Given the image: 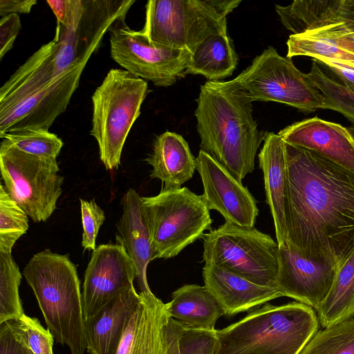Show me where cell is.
I'll list each match as a JSON object with an SVG mask.
<instances>
[{
	"mask_svg": "<svg viewBox=\"0 0 354 354\" xmlns=\"http://www.w3.org/2000/svg\"><path fill=\"white\" fill-rule=\"evenodd\" d=\"M288 247L335 268L354 251V171L286 143Z\"/></svg>",
	"mask_w": 354,
	"mask_h": 354,
	"instance_id": "6da1fadb",
	"label": "cell"
},
{
	"mask_svg": "<svg viewBox=\"0 0 354 354\" xmlns=\"http://www.w3.org/2000/svg\"><path fill=\"white\" fill-rule=\"evenodd\" d=\"M196 102L201 149L241 182L254 171L265 135L253 118L252 102L232 80L207 81Z\"/></svg>",
	"mask_w": 354,
	"mask_h": 354,
	"instance_id": "7a4b0ae2",
	"label": "cell"
},
{
	"mask_svg": "<svg viewBox=\"0 0 354 354\" xmlns=\"http://www.w3.org/2000/svg\"><path fill=\"white\" fill-rule=\"evenodd\" d=\"M48 328L71 354L87 348L83 302L77 267L68 254L49 249L35 254L23 270Z\"/></svg>",
	"mask_w": 354,
	"mask_h": 354,
	"instance_id": "3957f363",
	"label": "cell"
},
{
	"mask_svg": "<svg viewBox=\"0 0 354 354\" xmlns=\"http://www.w3.org/2000/svg\"><path fill=\"white\" fill-rule=\"evenodd\" d=\"M318 327L317 315L308 305L298 301L266 304L216 330V354H299Z\"/></svg>",
	"mask_w": 354,
	"mask_h": 354,
	"instance_id": "277c9868",
	"label": "cell"
},
{
	"mask_svg": "<svg viewBox=\"0 0 354 354\" xmlns=\"http://www.w3.org/2000/svg\"><path fill=\"white\" fill-rule=\"evenodd\" d=\"M149 93L147 81L120 68L111 69L92 97V128L106 169H118L124 145Z\"/></svg>",
	"mask_w": 354,
	"mask_h": 354,
	"instance_id": "5b68a950",
	"label": "cell"
},
{
	"mask_svg": "<svg viewBox=\"0 0 354 354\" xmlns=\"http://www.w3.org/2000/svg\"><path fill=\"white\" fill-rule=\"evenodd\" d=\"M241 0H150L141 32L157 44L192 53L207 37L227 32V16Z\"/></svg>",
	"mask_w": 354,
	"mask_h": 354,
	"instance_id": "8992f818",
	"label": "cell"
},
{
	"mask_svg": "<svg viewBox=\"0 0 354 354\" xmlns=\"http://www.w3.org/2000/svg\"><path fill=\"white\" fill-rule=\"evenodd\" d=\"M203 239L205 265L219 266L254 283L277 288L279 246L270 235L254 227L225 221Z\"/></svg>",
	"mask_w": 354,
	"mask_h": 354,
	"instance_id": "52a82bcc",
	"label": "cell"
},
{
	"mask_svg": "<svg viewBox=\"0 0 354 354\" xmlns=\"http://www.w3.org/2000/svg\"><path fill=\"white\" fill-rule=\"evenodd\" d=\"M151 232L154 259H170L211 230L209 209L202 195L183 187L142 197Z\"/></svg>",
	"mask_w": 354,
	"mask_h": 354,
	"instance_id": "ba28073f",
	"label": "cell"
},
{
	"mask_svg": "<svg viewBox=\"0 0 354 354\" xmlns=\"http://www.w3.org/2000/svg\"><path fill=\"white\" fill-rule=\"evenodd\" d=\"M0 170L8 195L34 222L47 221L62 193L57 158L21 151L8 140L0 145Z\"/></svg>",
	"mask_w": 354,
	"mask_h": 354,
	"instance_id": "9c48e42d",
	"label": "cell"
},
{
	"mask_svg": "<svg viewBox=\"0 0 354 354\" xmlns=\"http://www.w3.org/2000/svg\"><path fill=\"white\" fill-rule=\"evenodd\" d=\"M233 81L252 101L277 102L304 113L324 109V97L290 57L269 46Z\"/></svg>",
	"mask_w": 354,
	"mask_h": 354,
	"instance_id": "30bf717a",
	"label": "cell"
},
{
	"mask_svg": "<svg viewBox=\"0 0 354 354\" xmlns=\"http://www.w3.org/2000/svg\"><path fill=\"white\" fill-rule=\"evenodd\" d=\"M109 32L111 57L124 70L156 86L167 87L185 77L190 51L151 42L141 30L131 29L125 17Z\"/></svg>",
	"mask_w": 354,
	"mask_h": 354,
	"instance_id": "8fae6325",
	"label": "cell"
},
{
	"mask_svg": "<svg viewBox=\"0 0 354 354\" xmlns=\"http://www.w3.org/2000/svg\"><path fill=\"white\" fill-rule=\"evenodd\" d=\"M92 48L75 32L55 34L9 77L0 88V108L11 105L57 77L71 66L87 63Z\"/></svg>",
	"mask_w": 354,
	"mask_h": 354,
	"instance_id": "7c38bea8",
	"label": "cell"
},
{
	"mask_svg": "<svg viewBox=\"0 0 354 354\" xmlns=\"http://www.w3.org/2000/svg\"><path fill=\"white\" fill-rule=\"evenodd\" d=\"M86 64L71 66L38 91L0 108V136L26 129L48 131L55 119L66 109Z\"/></svg>",
	"mask_w": 354,
	"mask_h": 354,
	"instance_id": "4fadbf2b",
	"label": "cell"
},
{
	"mask_svg": "<svg viewBox=\"0 0 354 354\" xmlns=\"http://www.w3.org/2000/svg\"><path fill=\"white\" fill-rule=\"evenodd\" d=\"M136 276L134 263L124 246L108 243L96 247L84 273L82 293L84 319L133 287Z\"/></svg>",
	"mask_w": 354,
	"mask_h": 354,
	"instance_id": "5bb4252c",
	"label": "cell"
},
{
	"mask_svg": "<svg viewBox=\"0 0 354 354\" xmlns=\"http://www.w3.org/2000/svg\"><path fill=\"white\" fill-rule=\"evenodd\" d=\"M196 169L203 185L202 196L209 210L218 212L226 222L254 227L259 209L242 182L202 149L196 158Z\"/></svg>",
	"mask_w": 354,
	"mask_h": 354,
	"instance_id": "9a60e30c",
	"label": "cell"
},
{
	"mask_svg": "<svg viewBox=\"0 0 354 354\" xmlns=\"http://www.w3.org/2000/svg\"><path fill=\"white\" fill-rule=\"evenodd\" d=\"M277 286L283 296L317 310L328 295L337 268L306 259L290 247H279Z\"/></svg>",
	"mask_w": 354,
	"mask_h": 354,
	"instance_id": "2e32d148",
	"label": "cell"
},
{
	"mask_svg": "<svg viewBox=\"0 0 354 354\" xmlns=\"http://www.w3.org/2000/svg\"><path fill=\"white\" fill-rule=\"evenodd\" d=\"M278 135L288 145L316 151L354 171V138L339 124L314 117L292 123Z\"/></svg>",
	"mask_w": 354,
	"mask_h": 354,
	"instance_id": "e0dca14e",
	"label": "cell"
},
{
	"mask_svg": "<svg viewBox=\"0 0 354 354\" xmlns=\"http://www.w3.org/2000/svg\"><path fill=\"white\" fill-rule=\"evenodd\" d=\"M116 354H166L168 303L152 292H140Z\"/></svg>",
	"mask_w": 354,
	"mask_h": 354,
	"instance_id": "ac0fdd59",
	"label": "cell"
},
{
	"mask_svg": "<svg viewBox=\"0 0 354 354\" xmlns=\"http://www.w3.org/2000/svg\"><path fill=\"white\" fill-rule=\"evenodd\" d=\"M122 214L115 226L117 243L125 248L134 263L136 279L140 292H151L147 278V268L154 259L149 218L142 197L129 189L122 199Z\"/></svg>",
	"mask_w": 354,
	"mask_h": 354,
	"instance_id": "d6986e66",
	"label": "cell"
},
{
	"mask_svg": "<svg viewBox=\"0 0 354 354\" xmlns=\"http://www.w3.org/2000/svg\"><path fill=\"white\" fill-rule=\"evenodd\" d=\"M202 273L204 286L227 316L283 297L278 288L254 283L219 266L205 265Z\"/></svg>",
	"mask_w": 354,
	"mask_h": 354,
	"instance_id": "ffe728a7",
	"label": "cell"
},
{
	"mask_svg": "<svg viewBox=\"0 0 354 354\" xmlns=\"http://www.w3.org/2000/svg\"><path fill=\"white\" fill-rule=\"evenodd\" d=\"M263 171L266 202L274 221L279 247H288L286 216L287 194V156L286 142L276 133L264 135L263 147L258 154Z\"/></svg>",
	"mask_w": 354,
	"mask_h": 354,
	"instance_id": "44dd1931",
	"label": "cell"
},
{
	"mask_svg": "<svg viewBox=\"0 0 354 354\" xmlns=\"http://www.w3.org/2000/svg\"><path fill=\"white\" fill-rule=\"evenodd\" d=\"M140 295L131 287L106 303L85 319L88 354H116Z\"/></svg>",
	"mask_w": 354,
	"mask_h": 354,
	"instance_id": "7402d4cb",
	"label": "cell"
},
{
	"mask_svg": "<svg viewBox=\"0 0 354 354\" xmlns=\"http://www.w3.org/2000/svg\"><path fill=\"white\" fill-rule=\"evenodd\" d=\"M287 57H311L354 68V31L344 22L290 35Z\"/></svg>",
	"mask_w": 354,
	"mask_h": 354,
	"instance_id": "603a6c76",
	"label": "cell"
},
{
	"mask_svg": "<svg viewBox=\"0 0 354 354\" xmlns=\"http://www.w3.org/2000/svg\"><path fill=\"white\" fill-rule=\"evenodd\" d=\"M152 167L151 178L160 180L162 189L181 187L196 169V158L188 143L180 134L165 131L156 138L152 152L145 160Z\"/></svg>",
	"mask_w": 354,
	"mask_h": 354,
	"instance_id": "cb8c5ba5",
	"label": "cell"
},
{
	"mask_svg": "<svg viewBox=\"0 0 354 354\" xmlns=\"http://www.w3.org/2000/svg\"><path fill=\"white\" fill-rule=\"evenodd\" d=\"M168 303L171 318L201 330H214L223 315L219 304L205 286L187 284L175 290Z\"/></svg>",
	"mask_w": 354,
	"mask_h": 354,
	"instance_id": "d4e9b609",
	"label": "cell"
},
{
	"mask_svg": "<svg viewBox=\"0 0 354 354\" xmlns=\"http://www.w3.org/2000/svg\"><path fill=\"white\" fill-rule=\"evenodd\" d=\"M238 63L236 53L227 32L211 35L191 54L186 75H201L208 81H221L231 76Z\"/></svg>",
	"mask_w": 354,
	"mask_h": 354,
	"instance_id": "484cf974",
	"label": "cell"
},
{
	"mask_svg": "<svg viewBox=\"0 0 354 354\" xmlns=\"http://www.w3.org/2000/svg\"><path fill=\"white\" fill-rule=\"evenodd\" d=\"M316 311L323 328L354 318V251L337 268L332 287Z\"/></svg>",
	"mask_w": 354,
	"mask_h": 354,
	"instance_id": "4316f807",
	"label": "cell"
},
{
	"mask_svg": "<svg viewBox=\"0 0 354 354\" xmlns=\"http://www.w3.org/2000/svg\"><path fill=\"white\" fill-rule=\"evenodd\" d=\"M165 337L166 354H216L218 348L216 330L194 328L171 317Z\"/></svg>",
	"mask_w": 354,
	"mask_h": 354,
	"instance_id": "83f0119b",
	"label": "cell"
},
{
	"mask_svg": "<svg viewBox=\"0 0 354 354\" xmlns=\"http://www.w3.org/2000/svg\"><path fill=\"white\" fill-rule=\"evenodd\" d=\"M306 73L311 83L324 97V109L342 114L354 126V92L332 77L314 59Z\"/></svg>",
	"mask_w": 354,
	"mask_h": 354,
	"instance_id": "f1b7e54d",
	"label": "cell"
},
{
	"mask_svg": "<svg viewBox=\"0 0 354 354\" xmlns=\"http://www.w3.org/2000/svg\"><path fill=\"white\" fill-rule=\"evenodd\" d=\"M21 274L12 253L0 252V324L24 313L19 295Z\"/></svg>",
	"mask_w": 354,
	"mask_h": 354,
	"instance_id": "f546056e",
	"label": "cell"
},
{
	"mask_svg": "<svg viewBox=\"0 0 354 354\" xmlns=\"http://www.w3.org/2000/svg\"><path fill=\"white\" fill-rule=\"evenodd\" d=\"M299 354H354V318L317 331Z\"/></svg>",
	"mask_w": 354,
	"mask_h": 354,
	"instance_id": "4dcf8cb0",
	"label": "cell"
},
{
	"mask_svg": "<svg viewBox=\"0 0 354 354\" xmlns=\"http://www.w3.org/2000/svg\"><path fill=\"white\" fill-rule=\"evenodd\" d=\"M28 215L0 184V252L12 253L17 241L28 230Z\"/></svg>",
	"mask_w": 354,
	"mask_h": 354,
	"instance_id": "1f68e13d",
	"label": "cell"
},
{
	"mask_svg": "<svg viewBox=\"0 0 354 354\" xmlns=\"http://www.w3.org/2000/svg\"><path fill=\"white\" fill-rule=\"evenodd\" d=\"M19 150L33 156L57 158L64 146L56 134L44 129L10 131L0 136Z\"/></svg>",
	"mask_w": 354,
	"mask_h": 354,
	"instance_id": "d6a6232c",
	"label": "cell"
},
{
	"mask_svg": "<svg viewBox=\"0 0 354 354\" xmlns=\"http://www.w3.org/2000/svg\"><path fill=\"white\" fill-rule=\"evenodd\" d=\"M11 321L34 354H53L54 337L37 318L24 314L20 318Z\"/></svg>",
	"mask_w": 354,
	"mask_h": 354,
	"instance_id": "836d02e7",
	"label": "cell"
},
{
	"mask_svg": "<svg viewBox=\"0 0 354 354\" xmlns=\"http://www.w3.org/2000/svg\"><path fill=\"white\" fill-rule=\"evenodd\" d=\"M80 200L83 229L81 244L84 250L93 251L96 248L95 241L99 230L105 221V214L94 200Z\"/></svg>",
	"mask_w": 354,
	"mask_h": 354,
	"instance_id": "e575fe53",
	"label": "cell"
},
{
	"mask_svg": "<svg viewBox=\"0 0 354 354\" xmlns=\"http://www.w3.org/2000/svg\"><path fill=\"white\" fill-rule=\"evenodd\" d=\"M57 18V27L76 32L85 12L86 0L46 1Z\"/></svg>",
	"mask_w": 354,
	"mask_h": 354,
	"instance_id": "d590c367",
	"label": "cell"
},
{
	"mask_svg": "<svg viewBox=\"0 0 354 354\" xmlns=\"http://www.w3.org/2000/svg\"><path fill=\"white\" fill-rule=\"evenodd\" d=\"M0 354H34L12 321L0 324Z\"/></svg>",
	"mask_w": 354,
	"mask_h": 354,
	"instance_id": "8d00e7d4",
	"label": "cell"
},
{
	"mask_svg": "<svg viewBox=\"0 0 354 354\" xmlns=\"http://www.w3.org/2000/svg\"><path fill=\"white\" fill-rule=\"evenodd\" d=\"M21 28L18 14H10L0 19V60L13 46Z\"/></svg>",
	"mask_w": 354,
	"mask_h": 354,
	"instance_id": "74e56055",
	"label": "cell"
},
{
	"mask_svg": "<svg viewBox=\"0 0 354 354\" xmlns=\"http://www.w3.org/2000/svg\"><path fill=\"white\" fill-rule=\"evenodd\" d=\"M313 59L335 80L354 92V68L328 60Z\"/></svg>",
	"mask_w": 354,
	"mask_h": 354,
	"instance_id": "f35d334b",
	"label": "cell"
},
{
	"mask_svg": "<svg viewBox=\"0 0 354 354\" xmlns=\"http://www.w3.org/2000/svg\"><path fill=\"white\" fill-rule=\"evenodd\" d=\"M37 3L36 0H0L1 18L10 14H28Z\"/></svg>",
	"mask_w": 354,
	"mask_h": 354,
	"instance_id": "ab89813d",
	"label": "cell"
},
{
	"mask_svg": "<svg viewBox=\"0 0 354 354\" xmlns=\"http://www.w3.org/2000/svg\"><path fill=\"white\" fill-rule=\"evenodd\" d=\"M339 16L342 21L354 31V0H342Z\"/></svg>",
	"mask_w": 354,
	"mask_h": 354,
	"instance_id": "60d3db41",
	"label": "cell"
},
{
	"mask_svg": "<svg viewBox=\"0 0 354 354\" xmlns=\"http://www.w3.org/2000/svg\"><path fill=\"white\" fill-rule=\"evenodd\" d=\"M347 129L354 138V126L352 125Z\"/></svg>",
	"mask_w": 354,
	"mask_h": 354,
	"instance_id": "b9f144b4",
	"label": "cell"
}]
</instances>
